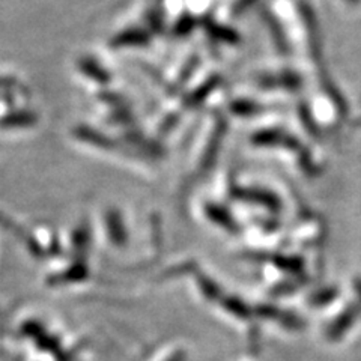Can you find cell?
Listing matches in <instances>:
<instances>
[{
    "label": "cell",
    "mask_w": 361,
    "mask_h": 361,
    "mask_svg": "<svg viewBox=\"0 0 361 361\" xmlns=\"http://www.w3.org/2000/svg\"><path fill=\"white\" fill-rule=\"evenodd\" d=\"M18 82L14 77L9 75H0V92H11L14 94V90L18 87Z\"/></svg>",
    "instance_id": "3957f363"
},
{
    "label": "cell",
    "mask_w": 361,
    "mask_h": 361,
    "mask_svg": "<svg viewBox=\"0 0 361 361\" xmlns=\"http://www.w3.org/2000/svg\"><path fill=\"white\" fill-rule=\"evenodd\" d=\"M78 70L98 83H107L110 80V74L101 66L98 61L90 58V56H85V58L78 59Z\"/></svg>",
    "instance_id": "7a4b0ae2"
},
{
    "label": "cell",
    "mask_w": 361,
    "mask_h": 361,
    "mask_svg": "<svg viewBox=\"0 0 361 361\" xmlns=\"http://www.w3.org/2000/svg\"><path fill=\"white\" fill-rule=\"evenodd\" d=\"M0 101H2V103H14V94H11V92H0Z\"/></svg>",
    "instance_id": "277c9868"
},
{
    "label": "cell",
    "mask_w": 361,
    "mask_h": 361,
    "mask_svg": "<svg viewBox=\"0 0 361 361\" xmlns=\"http://www.w3.org/2000/svg\"><path fill=\"white\" fill-rule=\"evenodd\" d=\"M38 123V113L21 109V110H11L0 116V128L2 130H26L35 127Z\"/></svg>",
    "instance_id": "6da1fadb"
}]
</instances>
